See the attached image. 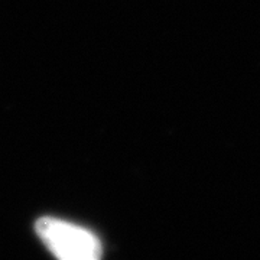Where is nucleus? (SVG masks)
Instances as JSON below:
<instances>
[{
    "instance_id": "obj_1",
    "label": "nucleus",
    "mask_w": 260,
    "mask_h": 260,
    "mask_svg": "<svg viewBox=\"0 0 260 260\" xmlns=\"http://www.w3.org/2000/svg\"><path fill=\"white\" fill-rule=\"evenodd\" d=\"M35 229L39 239L59 259L95 260L102 254L100 240L83 227L52 217H42Z\"/></svg>"
}]
</instances>
